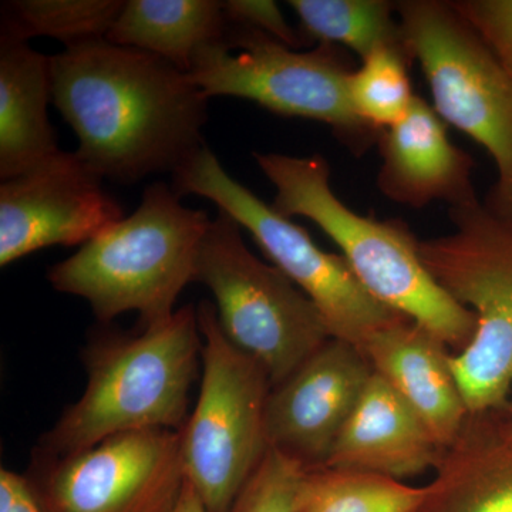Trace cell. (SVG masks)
Masks as SVG:
<instances>
[{
    "label": "cell",
    "instance_id": "obj_1",
    "mask_svg": "<svg viewBox=\"0 0 512 512\" xmlns=\"http://www.w3.org/2000/svg\"><path fill=\"white\" fill-rule=\"evenodd\" d=\"M52 103L101 178L131 184L171 174L204 147L208 97L151 53L100 39L50 56Z\"/></svg>",
    "mask_w": 512,
    "mask_h": 512
},
{
    "label": "cell",
    "instance_id": "obj_2",
    "mask_svg": "<svg viewBox=\"0 0 512 512\" xmlns=\"http://www.w3.org/2000/svg\"><path fill=\"white\" fill-rule=\"evenodd\" d=\"M275 187L272 207L286 218H308L342 251L353 274L383 305L430 330L454 355L470 345L476 316L454 301L421 261L420 241L406 222L376 220L350 210L332 190L328 161L255 153Z\"/></svg>",
    "mask_w": 512,
    "mask_h": 512
},
{
    "label": "cell",
    "instance_id": "obj_3",
    "mask_svg": "<svg viewBox=\"0 0 512 512\" xmlns=\"http://www.w3.org/2000/svg\"><path fill=\"white\" fill-rule=\"evenodd\" d=\"M197 309L185 305L138 336L100 340L87 350V387L40 441L42 456L64 457L126 431L181 430L202 352Z\"/></svg>",
    "mask_w": 512,
    "mask_h": 512
},
{
    "label": "cell",
    "instance_id": "obj_4",
    "mask_svg": "<svg viewBox=\"0 0 512 512\" xmlns=\"http://www.w3.org/2000/svg\"><path fill=\"white\" fill-rule=\"evenodd\" d=\"M180 198L170 185H148L130 217L49 269L50 285L86 299L100 322L137 312L147 328L171 318L212 221Z\"/></svg>",
    "mask_w": 512,
    "mask_h": 512
},
{
    "label": "cell",
    "instance_id": "obj_5",
    "mask_svg": "<svg viewBox=\"0 0 512 512\" xmlns=\"http://www.w3.org/2000/svg\"><path fill=\"white\" fill-rule=\"evenodd\" d=\"M396 12L434 109L493 158L497 180L484 205L512 227V74L453 2L406 0Z\"/></svg>",
    "mask_w": 512,
    "mask_h": 512
},
{
    "label": "cell",
    "instance_id": "obj_6",
    "mask_svg": "<svg viewBox=\"0 0 512 512\" xmlns=\"http://www.w3.org/2000/svg\"><path fill=\"white\" fill-rule=\"evenodd\" d=\"M453 234L420 241L421 261L476 316L470 345L453 356L468 413L500 412L512 394V227L480 201L450 208Z\"/></svg>",
    "mask_w": 512,
    "mask_h": 512
},
{
    "label": "cell",
    "instance_id": "obj_7",
    "mask_svg": "<svg viewBox=\"0 0 512 512\" xmlns=\"http://www.w3.org/2000/svg\"><path fill=\"white\" fill-rule=\"evenodd\" d=\"M353 70L335 45L292 49L247 26L228 23L224 39L204 47L188 76L208 99L254 101L272 113L328 124L355 154L377 144L382 131L357 116L350 100Z\"/></svg>",
    "mask_w": 512,
    "mask_h": 512
},
{
    "label": "cell",
    "instance_id": "obj_8",
    "mask_svg": "<svg viewBox=\"0 0 512 512\" xmlns=\"http://www.w3.org/2000/svg\"><path fill=\"white\" fill-rule=\"evenodd\" d=\"M202 342L201 392L185 421V481L207 512H229L261 464L268 444L265 409L271 379L255 359L229 342L210 302L197 309Z\"/></svg>",
    "mask_w": 512,
    "mask_h": 512
},
{
    "label": "cell",
    "instance_id": "obj_9",
    "mask_svg": "<svg viewBox=\"0 0 512 512\" xmlns=\"http://www.w3.org/2000/svg\"><path fill=\"white\" fill-rule=\"evenodd\" d=\"M173 188L180 197L207 198L247 229L272 265L315 303L332 338L365 353L376 333L409 319L373 298L342 255L320 249L305 228L234 180L207 146L174 171Z\"/></svg>",
    "mask_w": 512,
    "mask_h": 512
},
{
    "label": "cell",
    "instance_id": "obj_10",
    "mask_svg": "<svg viewBox=\"0 0 512 512\" xmlns=\"http://www.w3.org/2000/svg\"><path fill=\"white\" fill-rule=\"evenodd\" d=\"M194 281L210 289L225 336L264 367L272 387L332 339L315 303L249 251L227 212L205 232Z\"/></svg>",
    "mask_w": 512,
    "mask_h": 512
},
{
    "label": "cell",
    "instance_id": "obj_11",
    "mask_svg": "<svg viewBox=\"0 0 512 512\" xmlns=\"http://www.w3.org/2000/svg\"><path fill=\"white\" fill-rule=\"evenodd\" d=\"M25 478L42 512H174L185 485L180 430L126 431L70 456L39 454Z\"/></svg>",
    "mask_w": 512,
    "mask_h": 512
},
{
    "label": "cell",
    "instance_id": "obj_12",
    "mask_svg": "<svg viewBox=\"0 0 512 512\" xmlns=\"http://www.w3.org/2000/svg\"><path fill=\"white\" fill-rule=\"evenodd\" d=\"M103 178L76 153L57 151L0 185V265L39 249L76 247L123 220Z\"/></svg>",
    "mask_w": 512,
    "mask_h": 512
},
{
    "label": "cell",
    "instance_id": "obj_13",
    "mask_svg": "<svg viewBox=\"0 0 512 512\" xmlns=\"http://www.w3.org/2000/svg\"><path fill=\"white\" fill-rule=\"evenodd\" d=\"M372 376L362 350L329 339L272 387L265 409L268 448L305 470L325 466Z\"/></svg>",
    "mask_w": 512,
    "mask_h": 512
},
{
    "label": "cell",
    "instance_id": "obj_14",
    "mask_svg": "<svg viewBox=\"0 0 512 512\" xmlns=\"http://www.w3.org/2000/svg\"><path fill=\"white\" fill-rule=\"evenodd\" d=\"M377 146L382 157L377 185L390 201L412 208L478 201L473 158L451 143L446 121L420 96L402 120L382 130Z\"/></svg>",
    "mask_w": 512,
    "mask_h": 512
},
{
    "label": "cell",
    "instance_id": "obj_15",
    "mask_svg": "<svg viewBox=\"0 0 512 512\" xmlns=\"http://www.w3.org/2000/svg\"><path fill=\"white\" fill-rule=\"evenodd\" d=\"M373 372L399 394L446 450L468 417L466 402L443 340L407 319L380 330L367 343Z\"/></svg>",
    "mask_w": 512,
    "mask_h": 512
},
{
    "label": "cell",
    "instance_id": "obj_16",
    "mask_svg": "<svg viewBox=\"0 0 512 512\" xmlns=\"http://www.w3.org/2000/svg\"><path fill=\"white\" fill-rule=\"evenodd\" d=\"M444 451L420 417L373 372L325 466L404 481L436 470Z\"/></svg>",
    "mask_w": 512,
    "mask_h": 512
},
{
    "label": "cell",
    "instance_id": "obj_17",
    "mask_svg": "<svg viewBox=\"0 0 512 512\" xmlns=\"http://www.w3.org/2000/svg\"><path fill=\"white\" fill-rule=\"evenodd\" d=\"M503 412L468 414L414 512H512V443Z\"/></svg>",
    "mask_w": 512,
    "mask_h": 512
},
{
    "label": "cell",
    "instance_id": "obj_18",
    "mask_svg": "<svg viewBox=\"0 0 512 512\" xmlns=\"http://www.w3.org/2000/svg\"><path fill=\"white\" fill-rule=\"evenodd\" d=\"M50 57L0 40V178L25 173L59 151L47 116Z\"/></svg>",
    "mask_w": 512,
    "mask_h": 512
},
{
    "label": "cell",
    "instance_id": "obj_19",
    "mask_svg": "<svg viewBox=\"0 0 512 512\" xmlns=\"http://www.w3.org/2000/svg\"><path fill=\"white\" fill-rule=\"evenodd\" d=\"M227 28L217 0H127L106 40L161 57L188 74L198 53L221 42Z\"/></svg>",
    "mask_w": 512,
    "mask_h": 512
},
{
    "label": "cell",
    "instance_id": "obj_20",
    "mask_svg": "<svg viewBox=\"0 0 512 512\" xmlns=\"http://www.w3.org/2000/svg\"><path fill=\"white\" fill-rule=\"evenodd\" d=\"M306 43L348 47L366 59L383 47H406L396 3L384 0H291Z\"/></svg>",
    "mask_w": 512,
    "mask_h": 512
},
{
    "label": "cell",
    "instance_id": "obj_21",
    "mask_svg": "<svg viewBox=\"0 0 512 512\" xmlns=\"http://www.w3.org/2000/svg\"><path fill=\"white\" fill-rule=\"evenodd\" d=\"M427 487L346 468L303 471L296 491V512H414Z\"/></svg>",
    "mask_w": 512,
    "mask_h": 512
},
{
    "label": "cell",
    "instance_id": "obj_22",
    "mask_svg": "<svg viewBox=\"0 0 512 512\" xmlns=\"http://www.w3.org/2000/svg\"><path fill=\"white\" fill-rule=\"evenodd\" d=\"M123 0H18L3 6L0 40L49 36L67 47L106 39Z\"/></svg>",
    "mask_w": 512,
    "mask_h": 512
},
{
    "label": "cell",
    "instance_id": "obj_23",
    "mask_svg": "<svg viewBox=\"0 0 512 512\" xmlns=\"http://www.w3.org/2000/svg\"><path fill=\"white\" fill-rule=\"evenodd\" d=\"M350 76L353 109L370 127L382 131L403 119L414 97L406 47H383L362 60Z\"/></svg>",
    "mask_w": 512,
    "mask_h": 512
},
{
    "label": "cell",
    "instance_id": "obj_24",
    "mask_svg": "<svg viewBox=\"0 0 512 512\" xmlns=\"http://www.w3.org/2000/svg\"><path fill=\"white\" fill-rule=\"evenodd\" d=\"M305 468L268 448L229 512H296V491Z\"/></svg>",
    "mask_w": 512,
    "mask_h": 512
},
{
    "label": "cell",
    "instance_id": "obj_25",
    "mask_svg": "<svg viewBox=\"0 0 512 512\" xmlns=\"http://www.w3.org/2000/svg\"><path fill=\"white\" fill-rule=\"evenodd\" d=\"M453 5L512 74V0H458Z\"/></svg>",
    "mask_w": 512,
    "mask_h": 512
},
{
    "label": "cell",
    "instance_id": "obj_26",
    "mask_svg": "<svg viewBox=\"0 0 512 512\" xmlns=\"http://www.w3.org/2000/svg\"><path fill=\"white\" fill-rule=\"evenodd\" d=\"M228 23L247 26L299 50L308 45L299 29H293L272 0H227L222 2Z\"/></svg>",
    "mask_w": 512,
    "mask_h": 512
},
{
    "label": "cell",
    "instance_id": "obj_27",
    "mask_svg": "<svg viewBox=\"0 0 512 512\" xmlns=\"http://www.w3.org/2000/svg\"><path fill=\"white\" fill-rule=\"evenodd\" d=\"M0 512H42L25 476L0 470Z\"/></svg>",
    "mask_w": 512,
    "mask_h": 512
},
{
    "label": "cell",
    "instance_id": "obj_28",
    "mask_svg": "<svg viewBox=\"0 0 512 512\" xmlns=\"http://www.w3.org/2000/svg\"><path fill=\"white\" fill-rule=\"evenodd\" d=\"M174 512H207L204 504L201 503L200 497L192 490L187 481H185L183 494H181Z\"/></svg>",
    "mask_w": 512,
    "mask_h": 512
},
{
    "label": "cell",
    "instance_id": "obj_29",
    "mask_svg": "<svg viewBox=\"0 0 512 512\" xmlns=\"http://www.w3.org/2000/svg\"><path fill=\"white\" fill-rule=\"evenodd\" d=\"M503 424L505 436H507L508 440L512 443V394L503 412Z\"/></svg>",
    "mask_w": 512,
    "mask_h": 512
}]
</instances>
